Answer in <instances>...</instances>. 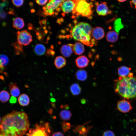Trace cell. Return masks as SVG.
<instances>
[{"label":"cell","instance_id":"obj_1","mask_svg":"<svg viewBox=\"0 0 136 136\" xmlns=\"http://www.w3.org/2000/svg\"><path fill=\"white\" fill-rule=\"evenodd\" d=\"M28 115L14 111L4 116L0 123V134L6 136H23L29 129Z\"/></svg>","mask_w":136,"mask_h":136},{"label":"cell","instance_id":"obj_2","mask_svg":"<svg viewBox=\"0 0 136 136\" xmlns=\"http://www.w3.org/2000/svg\"><path fill=\"white\" fill-rule=\"evenodd\" d=\"M115 85V91L124 98L136 97V77L133 76L132 73L126 77H120Z\"/></svg>","mask_w":136,"mask_h":136},{"label":"cell","instance_id":"obj_3","mask_svg":"<svg viewBox=\"0 0 136 136\" xmlns=\"http://www.w3.org/2000/svg\"><path fill=\"white\" fill-rule=\"evenodd\" d=\"M93 28L88 23L83 22L76 24L70 31L71 35L74 39L86 45L92 46L95 41L92 38Z\"/></svg>","mask_w":136,"mask_h":136},{"label":"cell","instance_id":"obj_4","mask_svg":"<svg viewBox=\"0 0 136 136\" xmlns=\"http://www.w3.org/2000/svg\"><path fill=\"white\" fill-rule=\"evenodd\" d=\"M75 6L72 12L73 18L79 16L87 17L90 19L92 17L93 11L90 3L86 0H74Z\"/></svg>","mask_w":136,"mask_h":136},{"label":"cell","instance_id":"obj_5","mask_svg":"<svg viewBox=\"0 0 136 136\" xmlns=\"http://www.w3.org/2000/svg\"><path fill=\"white\" fill-rule=\"evenodd\" d=\"M64 0H49L44 6L42 9L44 14L47 16L57 15L61 10L60 5Z\"/></svg>","mask_w":136,"mask_h":136},{"label":"cell","instance_id":"obj_6","mask_svg":"<svg viewBox=\"0 0 136 136\" xmlns=\"http://www.w3.org/2000/svg\"><path fill=\"white\" fill-rule=\"evenodd\" d=\"M48 123L36 124L34 127L30 129L27 136H49L50 132Z\"/></svg>","mask_w":136,"mask_h":136},{"label":"cell","instance_id":"obj_7","mask_svg":"<svg viewBox=\"0 0 136 136\" xmlns=\"http://www.w3.org/2000/svg\"><path fill=\"white\" fill-rule=\"evenodd\" d=\"M17 42L21 45H29L32 40V36L30 33L26 30L17 32Z\"/></svg>","mask_w":136,"mask_h":136},{"label":"cell","instance_id":"obj_8","mask_svg":"<svg viewBox=\"0 0 136 136\" xmlns=\"http://www.w3.org/2000/svg\"><path fill=\"white\" fill-rule=\"evenodd\" d=\"M75 6L74 0H64L60 5L61 10L65 14L72 12Z\"/></svg>","mask_w":136,"mask_h":136},{"label":"cell","instance_id":"obj_9","mask_svg":"<svg viewBox=\"0 0 136 136\" xmlns=\"http://www.w3.org/2000/svg\"><path fill=\"white\" fill-rule=\"evenodd\" d=\"M117 106L118 110L123 113L128 112L132 109L130 102L126 100H122L118 101Z\"/></svg>","mask_w":136,"mask_h":136},{"label":"cell","instance_id":"obj_10","mask_svg":"<svg viewBox=\"0 0 136 136\" xmlns=\"http://www.w3.org/2000/svg\"><path fill=\"white\" fill-rule=\"evenodd\" d=\"M76 66L78 68H83L87 67L89 63V60L85 56H80L75 59Z\"/></svg>","mask_w":136,"mask_h":136},{"label":"cell","instance_id":"obj_11","mask_svg":"<svg viewBox=\"0 0 136 136\" xmlns=\"http://www.w3.org/2000/svg\"><path fill=\"white\" fill-rule=\"evenodd\" d=\"M105 32L101 27H97L93 29L91 36L95 40H98L102 39L104 36Z\"/></svg>","mask_w":136,"mask_h":136},{"label":"cell","instance_id":"obj_12","mask_svg":"<svg viewBox=\"0 0 136 136\" xmlns=\"http://www.w3.org/2000/svg\"><path fill=\"white\" fill-rule=\"evenodd\" d=\"M73 44H71L62 46L60 49V52L62 55L66 57H70L73 51Z\"/></svg>","mask_w":136,"mask_h":136},{"label":"cell","instance_id":"obj_13","mask_svg":"<svg viewBox=\"0 0 136 136\" xmlns=\"http://www.w3.org/2000/svg\"><path fill=\"white\" fill-rule=\"evenodd\" d=\"M96 11L98 14L100 16H105L109 13L108 7L105 2L98 5L96 7Z\"/></svg>","mask_w":136,"mask_h":136},{"label":"cell","instance_id":"obj_14","mask_svg":"<svg viewBox=\"0 0 136 136\" xmlns=\"http://www.w3.org/2000/svg\"><path fill=\"white\" fill-rule=\"evenodd\" d=\"M11 95L13 96L17 97L20 94V90L15 82H11L9 85Z\"/></svg>","mask_w":136,"mask_h":136},{"label":"cell","instance_id":"obj_15","mask_svg":"<svg viewBox=\"0 0 136 136\" xmlns=\"http://www.w3.org/2000/svg\"><path fill=\"white\" fill-rule=\"evenodd\" d=\"M73 51L76 55H80L83 54L84 51V47L82 43L77 42L73 44Z\"/></svg>","mask_w":136,"mask_h":136},{"label":"cell","instance_id":"obj_16","mask_svg":"<svg viewBox=\"0 0 136 136\" xmlns=\"http://www.w3.org/2000/svg\"><path fill=\"white\" fill-rule=\"evenodd\" d=\"M66 60L64 57L62 56H58L55 58L54 64L57 69H60L66 65Z\"/></svg>","mask_w":136,"mask_h":136},{"label":"cell","instance_id":"obj_17","mask_svg":"<svg viewBox=\"0 0 136 136\" xmlns=\"http://www.w3.org/2000/svg\"><path fill=\"white\" fill-rule=\"evenodd\" d=\"M118 33L114 30L109 31L106 35V39L108 42L114 43L117 41L118 37Z\"/></svg>","mask_w":136,"mask_h":136},{"label":"cell","instance_id":"obj_18","mask_svg":"<svg viewBox=\"0 0 136 136\" xmlns=\"http://www.w3.org/2000/svg\"><path fill=\"white\" fill-rule=\"evenodd\" d=\"M19 104L22 106H26L30 103V99L28 96L26 94H23L20 96L18 99Z\"/></svg>","mask_w":136,"mask_h":136},{"label":"cell","instance_id":"obj_19","mask_svg":"<svg viewBox=\"0 0 136 136\" xmlns=\"http://www.w3.org/2000/svg\"><path fill=\"white\" fill-rule=\"evenodd\" d=\"M13 27L17 29H22L24 26V23L23 19L20 17H17L13 20Z\"/></svg>","mask_w":136,"mask_h":136},{"label":"cell","instance_id":"obj_20","mask_svg":"<svg viewBox=\"0 0 136 136\" xmlns=\"http://www.w3.org/2000/svg\"><path fill=\"white\" fill-rule=\"evenodd\" d=\"M87 72L84 70H79L76 73V77L77 80L79 81H83L87 79Z\"/></svg>","mask_w":136,"mask_h":136},{"label":"cell","instance_id":"obj_21","mask_svg":"<svg viewBox=\"0 0 136 136\" xmlns=\"http://www.w3.org/2000/svg\"><path fill=\"white\" fill-rule=\"evenodd\" d=\"M34 50L35 53L36 55L41 56L45 53L46 48L43 45L41 44L37 43L35 45Z\"/></svg>","mask_w":136,"mask_h":136},{"label":"cell","instance_id":"obj_22","mask_svg":"<svg viewBox=\"0 0 136 136\" xmlns=\"http://www.w3.org/2000/svg\"><path fill=\"white\" fill-rule=\"evenodd\" d=\"M130 68L125 66H122L118 69V73L120 77H124L128 76L130 73Z\"/></svg>","mask_w":136,"mask_h":136},{"label":"cell","instance_id":"obj_23","mask_svg":"<svg viewBox=\"0 0 136 136\" xmlns=\"http://www.w3.org/2000/svg\"><path fill=\"white\" fill-rule=\"evenodd\" d=\"M70 90L72 94L74 96L78 95L81 91V88L77 83L72 84L70 86Z\"/></svg>","mask_w":136,"mask_h":136},{"label":"cell","instance_id":"obj_24","mask_svg":"<svg viewBox=\"0 0 136 136\" xmlns=\"http://www.w3.org/2000/svg\"><path fill=\"white\" fill-rule=\"evenodd\" d=\"M60 117L61 119L64 121H67L71 119L72 114L70 111L67 110H63L60 113Z\"/></svg>","mask_w":136,"mask_h":136},{"label":"cell","instance_id":"obj_25","mask_svg":"<svg viewBox=\"0 0 136 136\" xmlns=\"http://www.w3.org/2000/svg\"><path fill=\"white\" fill-rule=\"evenodd\" d=\"M124 27V25L122 23L120 18H118L114 22V28L118 34L119 33L120 30Z\"/></svg>","mask_w":136,"mask_h":136},{"label":"cell","instance_id":"obj_26","mask_svg":"<svg viewBox=\"0 0 136 136\" xmlns=\"http://www.w3.org/2000/svg\"><path fill=\"white\" fill-rule=\"evenodd\" d=\"M10 95L8 92L3 90L0 92V101L5 103L8 101L9 99Z\"/></svg>","mask_w":136,"mask_h":136},{"label":"cell","instance_id":"obj_27","mask_svg":"<svg viewBox=\"0 0 136 136\" xmlns=\"http://www.w3.org/2000/svg\"><path fill=\"white\" fill-rule=\"evenodd\" d=\"M0 61L2 66L3 67L8 63L9 60L8 57L4 54L0 55Z\"/></svg>","mask_w":136,"mask_h":136},{"label":"cell","instance_id":"obj_28","mask_svg":"<svg viewBox=\"0 0 136 136\" xmlns=\"http://www.w3.org/2000/svg\"><path fill=\"white\" fill-rule=\"evenodd\" d=\"M13 46L14 47L16 51L15 53L18 54L19 52H23V49L22 45L19 44L18 42H16L13 43Z\"/></svg>","mask_w":136,"mask_h":136},{"label":"cell","instance_id":"obj_29","mask_svg":"<svg viewBox=\"0 0 136 136\" xmlns=\"http://www.w3.org/2000/svg\"><path fill=\"white\" fill-rule=\"evenodd\" d=\"M12 2L15 6L18 7L23 5L24 0H12Z\"/></svg>","mask_w":136,"mask_h":136},{"label":"cell","instance_id":"obj_30","mask_svg":"<svg viewBox=\"0 0 136 136\" xmlns=\"http://www.w3.org/2000/svg\"><path fill=\"white\" fill-rule=\"evenodd\" d=\"M62 125L63 129L64 132L70 129L71 127L70 124L69 122H63Z\"/></svg>","mask_w":136,"mask_h":136},{"label":"cell","instance_id":"obj_31","mask_svg":"<svg viewBox=\"0 0 136 136\" xmlns=\"http://www.w3.org/2000/svg\"><path fill=\"white\" fill-rule=\"evenodd\" d=\"M102 136H115L114 132L111 130H107L103 133Z\"/></svg>","mask_w":136,"mask_h":136},{"label":"cell","instance_id":"obj_32","mask_svg":"<svg viewBox=\"0 0 136 136\" xmlns=\"http://www.w3.org/2000/svg\"><path fill=\"white\" fill-rule=\"evenodd\" d=\"M48 0H35L36 3L39 5H45L47 2Z\"/></svg>","mask_w":136,"mask_h":136},{"label":"cell","instance_id":"obj_33","mask_svg":"<svg viewBox=\"0 0 136 136\" xmlns=\"http://www.w3.org/2000/svg\"><path fill=\"white\" fill-rule=\"evenodd\" d=\"M130 4L131 7H134L136 9V0H131L130 1Z\"/></svg>","mask_w":136,"mask_h":136},{"label":"cell","instance_id":"obj_34","mask_svg":"<svg viewBox=\"0 0 136 136\" xmlns=\"http://www.w3.org/2000/svg\"><path fill=\"white\" fill-rule=\"evenodd\" d=\"M17 101V99L15 97L13 96L11 97L9 100L10 103L12 104L16 103Z\"/></svg>","mask_w":136,"mask_h":136},{"label":"cell","instance_id":"obj_35","mask_svg":"<svg viewBox=\"0 0 136 136\" xmlns=\"http://www.w3.org/2000/svg\"><path fill=\"white\" fill-rule=\"evenodd\" d=\"M52 136H64V135L61 132H57L54 133Z\"/></svg>","mask_w":136,"mask_h":136},{"label":"cell","instance_id":"obj_36","mask_svg":"<svg viewBox=\"0 0 136 136\" xmlns=\"http://www.w3.org/2000/svg\"><path fill=\"white\" fill-rule=\"evenodd\" d=\"M81 102L82 104H85L86 103V100L85 99L83 98L81 100Z\"/></svg>","mask_w":136,"mask_h":136},{"label":"cell","instance_id":"obj_37","mask_svg":"<svg viewBox=\"0 0 136 136\" xmlns=\"http://www.w3.org/2000/svg\"><path fill=\"white\" fill-rule=\"evenodd\" d=\"M64 107L65 108L66 110H67L69 108V106L67 104L65 105L64 106Z\"/></svg>","mask_w":136,"mask_h":136},{"label":"cell","instance_id":"obj_38","mask_svg":"<svg viewBox=\"0 0 136 136\" xmlns=\"http://www.w3.org/2000/svg\"><path fill=\"white\" fill-rule=\"evenodd\" d=\"M51 104L52 106L53 107H55V103L53 102H52L50 103Z\"/></svg>","mask_w":136,"mask_h":136},{"label":"cell","instance_id":"obj_39","mask_svg":"<svg viewBox=\"0 0 136 136\" xmlns=\"http://www.w3.org/2000/svg\"><path fill=\"white\" fill-rule=\"evenodd\" d=\"M50 101L52 102H53L55 101V99L54 98H51L50 99Z\"/></svg>","mask_w":136,"mask_h":136},{"label":"cell","instance_id":"obj_40","mask_svg":"<svg viewBox=\"0 0 136 136\" xmlns=\"http://www.w3.org/2000/svg\"><path fill=\"white\" fill-rule=\"evenodd\" d=\"M118 1L120 2H123L125 1L126 0H117Z\"/></svg>","mask_w":136,"mask_h":136},{"label":"cell","instance_id":"obj_41","mask_svg":"<svg viewBox=\"0 0 136 136\" xmlns=\"http://www.w3.org/2000/svg\"><path fill=\"white\" fill-rule=\"evenodd\" d=\"M64 107V106L63 105H61L60 106V107L62 109Z\"/></svg>","mask_w":136,"mask_h":136},{"label":"cell","instance_id":"obj_42","mask_svg":"<svg viewBox=\"0 0 136 136\" xmlns=\"http://www.w3.org/2000/svg\"><path fill=\"white\" fill-rule=\"evenodd\" d=\"M121 58L120 57H119L118 58V60H119L120 61L121 60Z\"/></svg>","mask_w":136,"mask_h":136},{"label":"cell","instance_id":"obj_43","mask_svg":"<svg viewBox=\"0 0 136 136\" xmlns=\"http://www.w3.org/2000/svg\"><path fill=\"white\" fill-rule=\"evenodd\" d=\"M0 136H6L0 134Z\"/></svg>","mask_w":136,"mask_h":136},{"label":"cell","instance_id":"obj_44","mask_svg":"<svg viewBox=\"0 0 136 136\" xmlns=\"http://www.w3.org/2000/svg\"><path fill=\"white\" fill-rule=\"evenodd\" d=\"M1 118L0 117V123L1 121Z\"/></svg>","mask_w":136,"mask_h":136}]
</instances>
